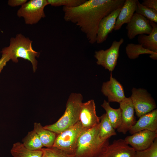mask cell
Wrapping results in <instances>:
<instances>
[{"label":"cell","instance_id":"obj_5","mask_svg":"<svg viewBox=\"0 0 157 157\" xmlns=\"http://www.w3.org/2000/svg\"><path fill=\"white\" fill-rule=\"evenodd\" d=\"M84 129L79 121L73 126L57 134L53 147L75 156L78 138Z\"/></svg>","mask_w":157,"mask_h":157},{"label":"cell","instance_id":"obj_10","mask_svg":"<svg viewBox=\"0 0 157 157\" xmlns=\"http://www.w3.org/2000/svg\"><path fill=\"white\" fill-rule=\"evenodd\" d=\"M126 29L128 38L132 40L137 35H149L152 28L149 20L135 13L130 22L127 24Z\"/></svg>","mask_w":157,"mask_h":157},{"label":"cell","instance_id":"obj_31","mask_svg":"<svg viewBox=\"0 0 157 157\" xmlns=\"http://www.w3.org/2000/svg\"><path fill=\"white\" fill-rule=\"evenodd\" d=\"M9 60L5 57L2 56L0 59V73Z\"/></svg>","mask_w":157,"mask_h":157},{"label":"cell","instance_id":"obj_27","mask_svg":"<svg viewBox=\"0 0 157 157\" xmlns=\"http://www.w3.org/2000/svg\"><path fill=\"white\" fill-rule=\"evenodd\" d=\"M41 149L43 153L41 157H75L55 147L42 148Z\"/></svg>","mask_w":157,"mask_h":157},{"label":"cell","instance_id":"obj_19","mask_svg":"<svg viewBox=\"0 0 157 157\" xmlns=\"http://www.w3.org/2000/svg\"><path fill=\"white\" fill-rule=\"evenodd\" d=\"M33 130L36 133L43 147H53L57 134L44 129L40 123H34Z\"/></svg>","mask_w":157,"mask_h":157},{"label":"cell","instance_id":"obj_23","mask_svg":"<svg viewBox=\"0 0 157 157\" xmlns=\"http://www.w3.org/2000/svg\"><path fill=\"white\" fill-rule=\"evenodd\" d=\"M22 142L25 147L31 150H39L43 147L38 135L33 130L28 132Z\"/></svg>","mask_w":157,"mask_h":157},{"label":"cell","instance_id":"obj_32","mask_svg":"<svg viewBox=\"0 0 157 157\" xmlns=\"http://www.w3.org/2000/svg\"><path fill=\"white\" fill-rule=\"evenodd\" d=\"M149 56L153 60H156L157 59V50L154 51V53L150 54Z\"/></svg>","mask_w":157,"mask_h":157},{"label":"cell","instance_id":"obj_18","mask_svg":"<svg viewBox=\"0 0 157 157\" xmlns=\"http://www.w3.org/2000/svg\"><path fill=\"white\" fill-rule=\"evenodd\" d=\"M150 22L152 28L151 33L148 35H139L137 40L144 48L154 51L157 50V24L154 22Z\"/></svg>","mask_w":157,"mask_h":157},{"label":"cell","instance_id":"obj_3","mask_svg":"<svg viewBox=\"0 0 157 157\" xmlns=\"http://www.w3.org/2000/svg\"><path fill=\"white\" fill-rule=\"evenodd\" d=\"M98 124L82 132L77 140L75 157H99L106 150L109 145L108 139H100Z\"/></svg>","mask_w":157,"mask_h":157},{"label":"cell","instance_id":"obj_16","mask_svg":"<svg viewBox=\"0 0 157 157\" xmlns=\"http://www.w3.org/2000/svg\"><path fill=\"white\" fill-rule=\"evenodd\" d=\"M147 130L157 132V110L155 109L139 117L129 131L131 134Z\"/></svg>","mask_w":157,"mask_h":157},{"label":"cell","instance_id":"obj_7","mask_svg":"<svg viewBox=\"0 0 157 157\" xmlns=\"http://www.w3.org/2000/svg\"><path fill=\"white\" fill-rule=\"evenodd\" d=\"M130 97L136 115L139 117L156 108L154 100L147 90L144 89L133 88Z\"/></svg>","mask_w":157,"mask_h":157},{"label":"cell","instance_id":"obj_14","mask_svg":"<svg viewBox=\"0 0 157 157\" xmlns=\"http://www.w3.org/2000/svg\"><path fill=\"white\" fill-rule=\"evenodd\" d=\"M135 150L122 139L114 140L99 157H134Z\"/></svg>","mask_w":157,"mask_h":157},{"label":"cell","instance_id":"obj_29","mask_svg":"<svg viewBox=\"0 0 157 157\" xmlns=\"http://www.w3.org/2000/svg\"><path fill=\"white\" fill-rule=\"evenodd\" d=\"M141 4L148 8L154 9L157 11V0H144Z\"/></svg>","mask_w":157,"mask_h":157},{"label":"cell","instance_id":"obj_12","mask_svg":"<svg viewBox=\"0 0 157 157\" xmlns=\"http://www.w3.org/2000/svg\"><path fill=\"white\" fill-rule=\"evenodd\" d=\"M79 121L85 129H91L99 124L100 117L97 115L95 103L93 99L82 103L80 113Z\"/></svg>","mask_w":157,"mask_h":157},{"label":"cell","instance_id":"obj_20","mask_svg":"<svg viewBox=\"0 0 157 157\" xmlns=\"http://www.w3.org/2000/svg\"><path fill=\"white\" fill-rule=\"evenodd\" d=\"M98 124V136L100 139L105 140L116 135L115 129L112 125L106 113L100 117Z\"/></svg>","mask_w":157,"mask_h":157},{"label":"cell","instance_id":"obj_24","mask_svg":"<svg viewBox=\"0 0 157 157\" xmlns=\"http://www.w3.org/2000/svg\"><path fill=\"white\" fill-rule=\"evenodd\" d=\"M126 53L128 58L131 59H135L138 58L139 56L144 54H151L154 51H151L144 48L140 44L129 43L125 47Z\"/></svg>","mask_w":157,"mask_h":157},{"label":"cell","instance_id":"obj_17","mask_svg":"<svg viewBox=\"0 0 157 157\" xmlns=\"http://www.w3.org/2000/svg\"><path fill=\"white\" fill-rule=\"evenodd\" d=\"M138 0H125L117 18L114 30H119L131 21L136 10Z\"/></svg>","mask_w":157,"mask_h":157},{"label":"cell","instance_id":"obj_28","mask_svg":"<svg viewBox=\"0 0 157 157\" xmlns=\"http://www.w3.org/2000/svg\"><path fill=\"white\" fill-rule=\"evenodd\" d=\"M134 157H157V138L147 149L135 151Z\"/></svg>","mask_w":157,"mask_h":157},{"label":"cell","instance_id":"obj_15","mask_svg":"<svg viewBox=\"0 0 157 157\" xmlns=\"http://www.w3.org/2000/svg\"><path fill=\"white\" fill-rule=\"evenodd\" d=\"M122 6L114 10L101 19L99 24L97 33L96 42L97 43L101 44L105 41L108 34L114 30L117 18Z\"/></svg>","mask_w":157,"mask_h":157},{"label":"cell","instance_id":"obj_1","mask_svg":"<svg viewBox=\"0 0 157 157\" xmlns=\"http://www.w3.org/2000/svg\"><path fill=\"white\" fill-rule=\"evenodd\" d=\"M125 0H89L77 6L63 7L64 18L78 26L89 42H96L99 24L101 19L118 8Z\"/></svg>","mask_w":157,"mask_h":157},{"label":"cell","instance_id":"obj_6","mask_svg":"<svg viewBox=\"0 0 157 157\" xmlns=\"http://www.w3.org/2000/svg\"><path fill=\"white\" fill-rule=\"evenodd\" d=\"M47 5V0H30L18 10L17 16L23 17L27 24H35L46 17L44 9Z\"/></svg>","mask_w":157,"mask_h":157},{"label":"cell","instance_id":"obj_2","mask_svg":"<svg viewBox=\"0 0 157 157\" xmlns=\"http://www.w3.org/2000/svg\"><path fill=\"white\" fill-rule=\"evenodd\" d=\"M32 41L21 33L11 38L9 45L2 49L1 56L6 57L9 60L13 62L18 61L19 58H22L31 63L33 71L37 68L38 61L36 57H38L40 53L34 50L32 48Z\"/></svg>","mask_w":157,"mask_h":157},{"label":"cell","instance_id":"obj_13","mask_svg":"<svg viewBox=\"0 0 157 157\" xmlns=\"http://www.w3.org/2000/svg\"><path fill=\"white\" fill-rule=\"evenodd\" d=\"M101 91L107 97L109 102H117L119 103L126 98L122 86L113 77L111 73L109 80L103 83Z\"/></svg>","mask_w":157,"mask_h":157},{"label":"cell","instance_id":"obj_9","mask_svg":"<svg viewBox=\"0 0 157 157\" xmlns=\"http://www.w3.org/2000/svg\"><path fill=\"white\" fill-rule=\"evenodd\" d=\"M157 137V132L144 130L126 137L124 140L135 151H140L149 148Z\"/></svg>","mask_w":157,"mask_h":157},{"label":"cell","instance_id":"obj_22","mask_svg":"<svg viewBox=\"0 0 157 157\" xmlns=\"http://www.w3.org/2000/svg\"><path fill=\"white\" fill-rule=\"evenodd\" d=\"M105 110L108 118L112 125L115 129H117L121 122L122 110L119 107L114 109L110 106L109 102L104 100L101 105Z\"/></svg>","mask_w":157,"mask_h":157},{"label":"cell","instance_id":"obj_30","mask_svg":"<svg viewBox=\"0 0 157 157\" xmlns=\"http://www.w3.org/2000/svg\"><path fill=\"white\" fill-rule=\"evenodd\" d=\"M27 1V0H9L8 1V4L12 7L21 6Z\"/></svg>","mask_w":157,"mask_h":157},{"label":"cell","instance_id":"obj_25","mask_svg":"<svg viewBox=\"0 0 157 157\" xmlns=\"http://www.w3.org/2000/svg\"><path fill=\"white\" fill-rule=\"evenodd\" d=\"M135 13L142 15L150 21L157 23V11L143 6L138 0Z\"/></svg>","mask_w":157,"mask_h":157},{"label":"cell","instance_id":"obj_26","mask_svg":"<svg viewBox=\"0 0 157 157\" xmlns=\"http://www.w3.org/2000/svg\"><path fill=\"white\" fill-rule=\"evenodd\" d=\"M49 5L53 6H63L69 8L74 7L84 3L86 0H47Z\"/></svg>","mask_w":157,"mask_h":157},{"label":"cell","instance_id":"obj_4","mask_svg":"<svg viewBox=\"0 0 157 157\" xmlns=\"http://www.w3.org/2000/svg\"><path fill=\"white\" fill-rule=\"evenodd\" d=\"M83 97L78 93H72L67 100L63 115L55 123L46 125L44 129L57 134L71 127L79 121V115Z\"/></svg>","mask_w":157,"mask_h":157},{"label":"cell","instance_id":"obj_11","mask_svg":"<svg viewBox=\"0 0 157 157\" xmlns=\"http://www.w3.org/2000/svg\"><path fill=\"white\" fill-rule=\"evenodd\" d=\"M119 104L122 111L121 122L117 129L118 132L125 134L136 122L135 110L130 97H126Z\"/></svg>","mask_w":157,"mask_h":157},{"label":"cell","instance_id":"obj_8","mask_svg":"<svg viewBox=\"0 0 157 157\" xmlns=\"http://www.w3.org/2000/svg\"><path fill=\"white\" fill-rule=\"evenodd\" d=\"M124 42V38H121L118 41H114L108 49L95 51L94 57L97 64L110 71H113L117 65L120 47Z\"/></svg>","mask_w":157,"mask_h":157},{"label":"cell","instance_id":"obj_21","mask_svg":"<svg viewBox=\"0 0 157 157\" xmlns=\"http://www.w3.org/2000/svg\"><path fill=\"white\" fill-rule=\"evenodd\" d=\"M10 151L13 157H41L43 153L41 149L31 150L26 148L22 143L19 142L13 144Z\"/></svg>","mask_w":157,"mask_h":157}]
</instances>
